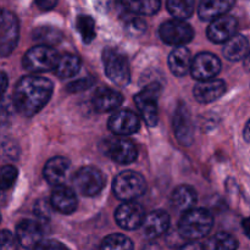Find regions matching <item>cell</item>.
<instances>
[{"label":"cell","mask_w":250,"mask_h":250,"mask_svg":"<svg viewBox=\"0 0 250 250\" xmlns=\"http://www.w3.org/2000/svg\"><path fill=\"white\" fill-rule=\"evenodd\" d=\"M161 94V85L151 83L141 90L134 97V103L143 117L144 122L149 127H155L159 121L158 100Z\"/></svg>","instance_id":"obj_5"},{"label":"cell","mask_w":250,"mask_h":250,"mask_svg":"<svg viewBox=\"0 0 250 250\" xmlns=\"http://www.w3.org/2000/svg\"><path fill=\"white\" fill-rule=\"evenodd\" d=\"M17 168L15 166L6 165L0 168V190H6L14 186L17 180Z\"/></svg>","instance_id":"obj_33"},{"label":"cell","mask_w":250,"mask_h":250,"mask_svg":"<svg viewBox=\"0 0 250 250\" xmlns=\"http://www.w3.org/2000/svg\"><path fill=\"white\" fill-rule=\"evenodd\" d=\"M103 63L105 75L119 87H126L131 81V70L126 55L114 48H106L103 51Z\"/></svg>","instance_id":"obj_3"},{"label":"cell","mask_w":250,"mask_h":250,"mask_svg":"<svg viewBox=\"0 0 250 250\" xmlns=\"http://www.w3.org/2000/svg\"><path fill=\"white\" fill-rule=\"evenodd\" d=\"M226 92V83L222 80H210L199 82L193 89V94L197 102L202 104L216 102Z\"/></svg>","instance_id":"obj_18"},{"label":"cell","mask_w":250,"mask_h":250,"mask_svg":"<svg viewBox=\"0 0 250 250\" xmlns=\"http://www.w3.org/2000/svg\"><path fill=\"white\" fill-rule=\"evenodd\" d=\"M0 250H19V242L10 231H0Z\"/></svg>","instance_id":"obj_36"},{"label":"cell","mask_w":250,"mask_h":250,"mask_svg":"<svg viewBox=\"0 0 250 250\" xmlns=\"http://www.w3.org/2000/svg\"><path fill=\"white\" fill-rule=\"evenodd\" d=\"M76 27L80 32L84 43H90L95 38V22L94 20L87 15H80L76 20Z\"/></svg>","instance_id":"obj_32"},{"label":"cell","mask_w":250,"mask_h":250,"mask_svg":"<svg viewBox=\"0 0 250 250\" xmlns=\"http://www.w3.org/2000/svg\"><path fill=\"white\" fill-rule=\"evenodd\" d=\"M197 200L198 197L194 188L186 185L178 186V187L172 192V195H171L172 207L175 208L177 211L182 212V214L194 209L195 204H197Z\"/></svg>","instance_id":"obj_23"},{"label":"cell","mask_w":250,"mask_h":250,"mask_svg":"<svg viewBox=\"0 0 250 250\" xmlns=\"http://www.w3.org/2000/svg\"><path fill=\"white\" fill-rule=\"evenodd\" d=\"M243 136H244V139H246L248 143H250V120L248 122H247L246 127H244V132H243Z\"/></svg>","instance_id":"obj_45"},{"label":"cell","mask_w":250,"mask_h":250,"mask_svg":"<svg viewBox=\"0 0 250 250\" xmlns=\"http://www.w3.org/2000/svg\"><path fill=\"white\" fill-rule=\"evenodd\" d=\"M203 248L204 250H236L238 248V242L232 234L220 232L208 239Z\"/></svg>","instance_id":"obj_27"},{"label":"cell","mask_w":250,"mask_h":250,"mask_svg":"<svg viewBox=\"0 0 250 250\" xmlns=\"http://www.w3.org/2000/svg\"><path fill=\"white\" fill-rule=\"evenodd\" d=\"M34 214L41 221H48L51 215L50 202L45 199H41L34 205Z\"/></svg>","instance_id":"obj_37"},{"label":"cell","mask_w":250,"mask_h":250,"mask_svg":"<svg viewBox=\"0 0 250 250\" xmlns=\"http://www.w3.org/2000/svg\"><path fill=\"white\" fill-rule=\"evenodd\" d=\"M248 50V39L244 36H242V34H236V36L232 37L229 42L225 43L222 54H224V56L229 61H239L244 60Z\"/></svg>","instance_id":"obj_25"},{"label":"cell","mask_w":250,"mask_h":250,"mask_svg":"<svg viewBox=\"0 0 250 250\" xmlns=\"http://www.w3.org/2000/svg\"><path fill=\"white\" fill-rule=\"evenodd\" d=\"M146 183L143 176L136 171H124L116 176L112 183V190L117 199L125 203L133 202L144 194Z\"/></svg>","instance_id":"obj_4"},{"label":"cell","mask_w":250,"mask_h":250,"mask_svg":"<svg viewBox=\"0 0 250 250\" xmlns=\"http://www.w3.org/2000/svg\"><path fill=\"white\" fill-rule=\"evenodd\" d=\"M122 6L129 12L137 15H154L159 11L161 2L158 0H144V1H125Z\"/></svg>","instance_id":"obj_28"},{"label":"cell","mask_w":250,"mask_h":250,"mask_svg":"<svg viewBox=\"0 0 250 250\" xmlns=\"http://www.w3.org/2000/svg\"><path fill=\"white\" fill-rule=\"evenodd\" d=\"M237 28H238V22L236 17L224 15L219 19L214 20L208 27V38L212 43L221 44L229 42L232 37L236 36Z\"/></svg>","instance_id":"obj_14"},{"label":"cell","mask_w":250,"mask_h":250,"mask_svg":"<svg viewBox=\"0 0 250 250\" xmlns=\"http://www.w3.org/2000/svg\"><path fill=\"white\" fill-rule=\"evenodd\" d=\"M173 132L183 146H189L193 143V124L190 119V114L185 104H181L176 109L172 120Z\"/></svg>","instance_id":"obj_15"},{"label":"cell","mask_w":250,"mask_h":250,"mask_svg":"<svg viewBox=\"0 0 250 250\" xmlns=\"http://www.w3.org/2000/svg\"><path fill=\"white\" fill-rule=\"evenodd\" d=\"M70 161L62 156H54L50 160L46 161L44 166V178L46 182L51 186H63V182L67 178L68 171H70Z\"/></svg>","instance_id":"obj_17"},{"label":"cell","mask_w":250,"mask_h":250,"mask_svg":"<svg viewBox=\"0 0 250 250\" xmlns=\"http://www.w3.org/2000/svg\"><path fill=\"white\" fill-rule=\"evenodd\" d=\"M221 71V61L211 53H199L192 60L190 73L199 82L214 80Z\"/></svg>","instance_id":"obj_10"},{"label":"cell","mask_w":250,"mask_h":250,"mask_svg":"<svg viewBox=\"0 0 250 250\" xmlns=\"http://www.w3.org/2000/svg\"><path fill=\"white\" fill-rule=\"evenodd\" d=\"M0 158L7 159V160H16L19 158L17 144L11 139H0Z\"/></svg>","instance_id":"obj_35"},{"label":"cell","mask_w":250,"mask_h":250,"mask_svg":"<svg viewBox=\"0 0 250 250\" xmlns=\"http://www.w3.org/2000/svg\"><path fill=\"white\" fill-rule=\"evenodd\" d=\"M214 225V217L207 209H192L185 212L178 224L181 237L188 241H198L210 233Z\"/></svg>","instance_id":"obj_2"},{"label":"cell","mask_w":250,"mask_h":250,"mask_svg":"<svg viewBox=\"0 0 250 250\" xmlns=\"http://www.w3.org/2000/svg\"><path fill=\"white\" fill-rule=\"evenodd\" d=\"M7 84H9V80H7L6 73L0 71V100L2 99L5 92H6Z\"/></svg>","instance_id":"obj_40"},{"label":"cell","mask_w":250,"mask_h":250,"mask_svg":"<svg viewBox=\"0 0 250 250\" xmlns=\"http://www.w3.org/2000/svg\"><path fill=\"white\" fill-rule=\"evenodd\" d=\"M242 229H243L244 234H246L248 238H250V216L243 220V222H242Z\"/></svg>","instance_id":"obj_43"},{"label":"cell","mask_w":250,"mask_h":250,"mask_svg":"<svg viewBox=\"0 0 250 250\" xmlns=\"http://www.w3.org/2000/svg\"><path fill=\"white\" fill-rule=\"evenodd\" d=\"M142 250H163V249H161V247L159 246L156 242H149V243H146V246L143 247V249Z\"/></svg>","instance_id":"obj_44"},{"label":"cell","mask_w":250,"mask_h":250,"mask_svg":"<svg viewBox=\"0 0 250 250\" xmlns=\"http://www.w3.org/2000/svg\"><path fill=\"white\" fill-rule=\"evenodd\" d=\"M144 210L138 203L127 202L117 208L115 212V219L120 227L127 231H133L139 229L144 221Z\"/></svg>","instance_id":"obj_13"},{"label":"cell","mask_w":250,"mask_h":250,"mask_svg":"<svg viewBox=\"0 0 250 250\" xmlns=\"http://www.w3.org/2000/svg\"><path fill=\"white\" fill-rule=\"evenodd\" d=\"M105 153L115 163L127 165L137 159V148L134 143L124 137H116L105 142Z\"/></svg>","instance_id":"obj_12"},{"label":"cell","mask_w":250,"mask_h":250,"mask_svg":"<svg viewBox=\"0 0 250 250\" xmlns=\"http://www.w3.org/2000/svg\"><path fill=\"white\" fill-rule=\"evenodd\" d=\"M236 2L232 0H204L200 2L198 15L203 21L216 20L226 15Z\"/></svg>","instance_id":"obj_22"},{"label":"cell","mask_w":250,"mask_h":250,"mask_svg":"<svg viewBox=\"0 0 250 250\" xmlns=\"http://www.w3.org/2000/svg\"><path fill=\"white\" fill-rule=\"evenodd\" d=\"M16 239L24 249H34L43 239V227L38 221L22 220L16 226Z\"/></svg>","instance_id":"obj_16"},{"label":"cell","mask_w":250,"mask_h":250,"mask_svg":"<svg viewBox=\"0 0 250 250\" xmlns=\"http://www.w3.org/2000/svg\"><path fill=\"white\" fill-rule=\"evenodd\" d=\"M93 106L98 112H110L117 110L124 103V97L111 88H100L93 97Z\"/></svg>","instance_id":"obj_21"},{"label":"cell","mask_w":250,"mask_h":250,"mask_svg":"<svg viewBox=\"0 0 250 250\" xmlns=\"http://www.w3.org/2000/svg\"><path fill=\"white\" fill-rule=\"evenodd\" d=\"M109 129L119 137H127L134 134L141 127L139 117L133 111L127 109L117 110L110 116L107 122Z\"/></svg>","instance_id":"obj_11"},{"label":"cell","mask_w":250,"mask_h":250,"mask_svg":"<svg viewBox=\"0 0 250 250\" xmlns=\"http://www.w3.org/2000/svg\"><path fill=\"white\" fill-rule=\"evenodd\" d=\"M166 6L173 17L183 21L185 19L192 16L194 2L192 0H168L166 2Z\"/></svg>","instance_id":"obj_29"},{"label":"cell","mask_w":250,"mask_h":250,"mask_svg":"<svg viewBox=\"0 0 250 250\" xmlns=\"http://www.w3.org/2000/svg\"><path fill=\"white\" fill-rule=\"evenodd\" d=\"M54 84L42 76H24L17 82L14 90V106L26 117L41 111L53 94Z\"/></svg>","instance_id":"obj_1"},{"label":"cell","mask_w":250,"mask_h":250,"mask_svg":"<svg viewBox=\"0 0 250 250\" xmlns=\"http://www.w3.org/2000/svg\"><path fill=\"white\" fill-rule=\"evenodd\" d=\"M73 186L85 197L99 194L105 186V177L100 170L93 166H84L77 170L73 176Z\"/></svg>","instance_id":"obj_7"},{"label":"cell","mask_w":250,"mask_h":250,"mask_svg":"<svg viewBox=\"0 0 250 250\" xmlns=\"http://www.w3.org/2000/svg\"><path fill=\"white\" fill-rule=\"evenodd\" d=\"M93 83H94V81H93L92 78H81V80L71 82L70 84L67 85V90L71 93L82 92V90H85L88 89V88L92 87Z\"/></svg>","instance_id":"obj_38"},{"label":"cell","mask_w":250,"mask_h":250,"mask_svg":"<svg viewBox=\"0 0 250 250\" xmlns=\"http://www.w3.org/2000/svg\"><path fill=\"white\" fill-rule=\"evenodd\" d=\"M192 60L190 51L187 48L177 46L171 51L170 56H168V67L173 75L177 77H183L190 71Z\"/></svg>","instance_id":"obj_24"},{"label":"cell","mask_w":250,"mask_h":250,"mask_svg":"<svg viewBox=\"0 0 250 250\" xmlns=\"http://www.w3.org/2000/svg\"><path fill=\"white\" fill-rule=\"evenodd\" d=\"M176 250H204V248L199 243H197V242H189V243L183 244V246H181L180 248Z\"/></svg>","instance_id":"obj_41"},{"label":"cell","mask_w":250,"mask_h":250,"mask_svg":"<svg viewBox=\"0 0 250 250\" xmlns=\"http://www.w3.org/2000/svg\"><path fill=\"white\" fill-rule=\"evenodd\" d=\"M244 67L250 72V49L248 50V53H247L246 58H244Z\"/></svg>","instance_id":"obj_46"},{"label":"cell","mask_w":250,"mask_h":250,"mask_svg":"<svg viewBox=\"0 0 250 250\" xmlns=\"http://www.w3.org/2000/svg\"><path fill=\"white\" fill-rule=\"evenodd\" d=\"M100 250H134L133 242L125 234L115 233L107 236L102 242Z\"/></svg>","instance_id":"obj_31"},{"label":"cell","mask_w":250,"mask_h":250,"mask_svg":"<svg viewBox=\"0 0 250 250\" xmlns=\"http://www.w3.org/2000/svg\"><path fill=\"white\" fill-rule=\"evenodd\" d=\"M59 55L51 46L37 45L23 56L22 65L29 72H46L55 68Z\"/></svg>","instance_id":"obj_6"},{"label":"cell","mask_w":250,"mask_h":250,"mask_svg":"<svg viewBox=\"0 0 250 250\" xmlns=\"http://www.w3.org/2000/svg\"><path fill=\"white\" fill-rule=\"evenodd\" d=\"M37 5H38L41 9L43 10H50L53 9L54 6L56 5V1H54V0H38V1L36 2Z\"/></svg>","instance_id":"obj_42"},{"label":"cell","mask_w":250,"mask_h":250,"mask_svg":"<svg viewBox=\"0 0 250 250\" xmlns=\"http://www.w3.org/2000/svg\"><path fill=\"white\" fill-rule=\"evenodd\" d=\"M33 39L41 42V45L50 46L53 44L60 43L62 39V33L53 27H39L33 31Z\"/></svg>","instance_id":"obj_30"},{"label":"cell","mask_w":250,"mask_h":250,"mask_svg":"<svg viewBox=\"0 0 250 250\" xmlns=\"http://www.w3.org/2000/svg\"><path fill=\"white\" fill-rule=\"evenodd\" d=\"M2 12L4 11H1V10H0V20H1V17H2Z\"/></svg>","instance_id":"obj_47"},{"label":"cell","mask_w":250,"mask_h":250,"mask_svg":"<svg viewBox=\"0 0 250 250\" xmlns=\"http://www.w3.org/2000/svg\"><path fill=\"white\" fill-rule=\"evenodd\" d=\"M50 205L53 209L61 214L70 215L77 209V198L70 187L59 186L54 188L50 197Z\"/></svg>","instance_id":"obj_19"},{"label":"cell","mask_w":250,"mask_h":250,"mask_svg":"<svg viewBox=\"0 0 250 250\" xmlns=\"http://www.w3.org/2000/svg\"><path fill=\"white\" fill-rule=\"evenodd\" d=\"M161 41L168 45L183 46L189 43L194 37V31L192 26L186 21L181 20H170L164 22L159 29Z\"/></svg>","instance_id":"obj_8"},{"label":"cell","mask_w":250,"mask_h":250,"mask_svg":"<svg viewBox=\"0 0 250 250\" xmlns=\"http://www.w3.org/2000/svg\"><path fill=\"white\" fill-rule=\"evenodd\" d=\"M34 250H68L61 242L55 239H42Z\"/></svg>","instance_id":"obj_39"},{"label":"cell","mask_w":250,"mask_h":250,"mask_svg":"<svg viewBox=\"0 0 250 250\" xmlns=\"http://www.w3.org/2000/svg\"><path fill=\"white\" fill-rule=\"evenodd\" d=\"M125 32L131 37H139L146 32V23L139 17H127L124 24Z\"/></svg>","instance_id":"obj_34"},{"label":"cell","mask_w":250,"mask_h":250,"mask_svg":"<svg viewBox=\"0 0 250 250\" xmlns=\"http://www.w3.org/2000/svg\"><path fill=\"white\" fill-rule=\"evenodd\" d=\"M144 233L149 239H155L166 233L170 227V216L163 210H155L144 217L143 225Z\"/></svg>","instance_id":"obj_20"},{"label":"cell","mask_w":250,"mask_h":250,"mask_svg":"<svg viewBox=\"0 0 250 250\" xmlns=\"http://www.w3.org/2000/svg\"><path fill=\"white\" fill-rule=\"evenodd\" d=\"M81 59L73 54H62L59 56L58 62H56L55 75L60 78H71L80 72L81 68Z\"/></svg>","instance_id":"obj_26"},{"label":"cell","mask_w":250,"mask_h":250,"mask_svg":"<svg viewBox=\"0 0 250 250\" xmlns=\"http://www.w3.org/2000/svg\"><path fill=\"white\" fill-rule=\"evenodd\" d=\"M19 20L12 12L4 11L0 20V56H7L19 43Z\"/></svg>","instance_id":"obj_9"}]
</instances>
